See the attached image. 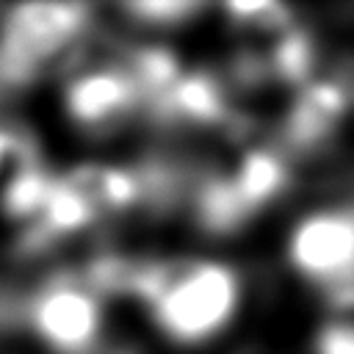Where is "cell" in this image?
<instances>
[{"label": "cell", "instance_id": "obj_1", "mask_svg": "<svg viewBox=\"0 0 354 354\" xmlns=\"http://www.w3.org/2000/svg\"><path fill=\"white\" fill-rule=\"evenodd\" d=\"M127 296L144 304L163 340L196 348L235 324L243 304V277L221 257L138 260Z\"/></svg>", "mask_w": 354, "mask_h": 354}, {"label": "cell", "instance_id": "obj_11", "mask_svg": "<svg viewBox=\"0 0 354 354\" xmlns=\"http://www.w3.org/2000/svg\"><path fill=\"white\" fill-rule=\"evenodd\" d=\"M224 14L235 28L254 30V33L277 36L293 25L290 8L279 6V3H230V6H224Z\"/></svg>", "mask_w": 354, "mask_h": 354}, {"label": "cell", "instance_id": "obj_14", "mask_svg": "<svg viewBox=\"0 0 354 354\" xmlns=\"http://www.w3.org/2000/svg\"><path fill=\"white\" fill-rule=\"evenodd\" d=\"M33 158V147L28 141L25 133H19L17 127L11 124H0V180L14 169L19 166L22 160Z\"/></svg>", "mask_w": 354, "mask_h": 354}, {"label": "cell", "instance_id": "obj_7", "mask_svg": "<svg viewBox=\"0 0 354 354\" xmlns=\"http://www.w3.org/2000/svg\"><path fill=\"white\" fill-rule=\"evenodd\" d=\"M152 113L183 127H224L235 119L230 88L210 69H183L169 91L152 105Z\"/></svg>", "mask_w": 354, "mask_h": 354}, {"label": "cell", "instance_id": "obj_3", "mask_svg": "<svg viewBox=\"0 0 354 354\" xmlns=\"http://www.w3.org/2000/svg\"><path fill=\"white\" fill-rule=\"evenodd\" d=\"M285 260L332 310H354V210L315 207L299 216L285 235Z\"/></svg>", "mask_w": 354, "mask_h": 354}, {"label": "cell", "instance_id": "obj_6", "mask_svg": "<svg viewBox=\"0 0 354 354\" xmlns=\"http://www.w3.org/2000/svg\"><path fill=\"white\" fill-rule=\"evenodd\" d=\"M351 105V88L340 77H313L296 88L285 122H282V152L310 155L321 149L340 127Z\"/></svg>", "mask_w": 354, "mask_h": 354}, {"label": "cell", "instance_id": "obj_12", "mask_svg": "<svg viewBox=\"0 0 354 354\" xmlns=\"http://www.w3.org/2000/svg\"><path fill=\"white\" fill-rule=\"evenodd\" d=\"M124 17L136 25H144V28H177V25H185L191 22L196 14L205 11L202 3H183V0H174V3H130V6H122Z\"/></svg>", "mask_w": 354, "mask_h": 354}, {"label": "cell", "instance_id": "obj_5", "mask_svg": "<svg viewBox=\"0 0 354 354\" xmlns=\"http://www.w3.org/2000/svg\"><path fill=\"white\" fill-rule=\"evenodd\" d=\"M58 105L66 122L80 133H108L144 108V97L124 66V58H102L69 66Z\"/></svg>", "mask_w": 354, "mask_h": 354}, {"label": "cell", "instance_id": "obj_2", "mask_svg": "<svg viewBox=\"0 0 354 354\" xmlns=\"http://www.w3.org/2000/svg\"><path fill=\"white\" fill-rule=\"evenodd\" d=\"M91 8L80 3H19L0 19V88H22L61 61L86 33Z\"/></svg>", "mask_w": 354, "mask_h": 354}, {"label": "cell", "instance_id": "obj_4", "mask_svg": "<svg viewBox=\"0 0 354 354\" xmlns=\"http://www.w3.org/2000/svg\"><path fill=\"white\" fill-rule=\"evenodd\" d=\"M25 324L50 354H94L105 332V299L83 274H53L25 301Z\"/></svg>", "mask_w": 354, "mask_h": 354}, {"label": "cell", "instance_id": "obj_8", "mask_svg": "<svg viewBox=\"0 0 354 354\" xmlns=\"http://www.w3.org/2000/svg\"><path fill=\"white\" fill-rule=\"evenodd\" d=\"M227 177L254 218L290 185V158L274 144H249L235 158L232 169H227Z\"/></svg>", "mask_w": 354, "mask_h": 354}, {"label": "cell", "instance_id": "obj_10", "mask_svg": "<svg viewBox=\"0 0 354 354\" xmlns=\"http://www.w3.org/2000/svg\"><path fill=\"white\" fill-rule=\"evenodd\" d=\"M55 174L33 155L14 166L3 180H0V213L22 227H30L50 194Z\"/></svg>", "mask_w": 354, "mask_h": 354}, {"label": "cell", "instance_id": "obj_9", "mask_svg": "<svg viewBox=\"0 0 354 354\" xmlns=\"http://www.w3.org/2000/svg\"><path fill=\"white\" fill-rule=\"evenodd\" d=\"M191 213L194 224L210 238L235 235L252 221V213L238 199L227 171H207L194 183Z\"/></svg>", "mask_w": 354, "mask_h": 354}, {"label": "cell", "instance_id": "obj_13", "mask_svg": "<svg viewBox=\"0 0 354 354\" xmlns=\"http://www.w3.org/2000/svg\"><path fill=\"white\" fill-rule=\"evenodd\" d=\"M313 354H354V321H326L315 332Z\"/></svg>", "mask_w": 354, "mask_h": 354}]
</instances>
